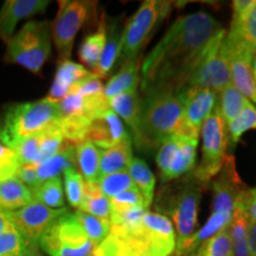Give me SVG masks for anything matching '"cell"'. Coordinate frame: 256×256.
Returning <instances> with one entry per match:
<instances>
[{
    "mask_svg": "<svg viewBox=\"0 0 256 256\" xmlns=\"http://www.w3.org/2000/svg\"><path fill=\"white\" fill-rule=\"evenodd\" d=\"M220 30V22L208 12L179 17L142 60V90L162 86L188 88V78Z\"/></svg>",
    "mask_w": 256,
    "mask_h": 256,
    "instance_id": "1",
    "label": "cell"
},
{
    "mask_svg": "<svg viewBox=\"0 0 256 256\" xmlns=\"http://www.w3.org/2000/svg\"><path fill=\"white\" fill-rule=\"evenodd\" d=\"M190 88L162 86L147 89L142 100V115L134 142L139 150L160 147L176 132Z\"/></svg>",
    "mask_w": 256,
    "mask_h": 256,
    "instance_id": "2",
    "label": "cell"
},
{
    "mask_svg": "<svg viewBox=\"0 0 256 256\" xmlns=\"http://www.w3.org/2000/svg\"><path fill=\"white\" fill-rule=\"evenodd\" d=\"M110 236L118 256H172L177 244L171 220L148 210L130 228L110 226Z\"/></svg>",
    "mask_w": 256,
    "mask_h": 256,
    "instance_id": "3",
    "label": "cell"
},
{
    "mask_svg": "<svg viewBox=\"0 0 256 256\" xmlns=\"http://www.w3.org/2000/svg\"><path fill=\"white\" fill-rule=\"evenodd\" d=\"M203 186L194 174H188L178 183L165 185L156 197L154 202L156 212L174 224L177 242L196 232Z\"/></svg>",
    "mask_w": 256,
    "mask_h": 256,
    "instance_id": "4",
    "label": "cell"
},
{
    "mask_svg": "<svg viewBox=\"0 0 256 256\" xmlns=\"http://www.w3.org/2000/svg\"><path fill=\"white\" fill-rule=\"evenodd\" d=\"M60 106L48 98L12 106L2 118V142L14 148L16 144L37 136L58 122Z\"/></svg>",
    "mask_w": 256,
    "mask_h": 256,
    "instance_id": "5",
    "label": "cell"
},
{
    "mask_svg": "<svg viewBox=\"0 0 256 256\" xmlns=\"http://www.w3.org/2000/svg\"><path fill=\"white\" fill-rule=\"evenodd\" d=\"M50 22H28L8 43L5 60L40 74L51 52Z\"/></svg>",
    "mask_w": 256,
    "mask_h": 256,
    "instance_id": "6",
    "label": "cell"
},
{
    "mask_svg": "<svg viewBox=\"0 0 256 256\" xmlns=\"http://www.w3.org/2000/svg\"><path fill=\"white\" fill-rule=\"evenodd\" d=\"M229 146L226 124L220 114L218 104L214 108L202 126V162L192 171L194 177L204 186L211 183L222 170Z\"/></svg>",
    "mask_w": 256,
    "mask_h": 256,
    "instance_id": "7",
    "label": "cell"
},
{
    "mask_svg": "<svg viewBox=\"0 0 256 256\" xmlns=\"http://www.w3.org/2000/svg\"><path fill=\"white\" fill-rule=\"evenodd\" d=\"M38 247L49 256H87L95 244L76 218L66 210L42 234Z\"/></svg>",
    "mask_w": 256,
    "mask_h": 256,
    "instance_id": "8",
    "label": "cell"
},
{
    "mask_svg": "<svg viewBox=\"0 0 256 256\" xmlns=\"http://www.w3.org/2000/svg\"><path fill=\"white\" fill-rule=\"evenodd\" d=\"M172 2H144L138 11L127 20L122 30V42L119 60L121 64L140 56V51L152 36L156 25L168 17Z\"/></svg>",
    "mask_w": 256,
    "mask_h": 256,
    "instance_id": "9",
    "label": "cell"
},
{
    "mask_svg": "<svg viewBox=\"0 0 256 256\" xmlns=\"http://www.w3.org/2000/svg\"><path fill=\"white\" fill-rule=\"evenodd\" d=\"M226 30H220L208 44L200 60L188 78V88H206L220 92L232 83L229 52L223 40Z\"/></svg>",
    "mask_w": 256,
    "mask_h": 256,
    "instance_id": "10",
    "label": "cell"
},
{
    "mask_svg": "<svg viewBox=\"0 0 256 256\" xmlns=\"http://www.w3.org/2000/svg\"><path fill=\"white\" fill-rule=\"evenodd\" d=\"M98 2L86 0H62L51 24V37L58 52L60 62L70 58L78 32L96 14Z\"/></svg>",
    "mask_w": 256,
    "mask_h": 256,
    "instance_id": "11",
    "label": "cell"
},
{
    "mask_svg": "<svg viewBox=\"0 0 256 256\" xmlns=\"http://www.w3.org/2000/svg\"><path fill=\"white\" fill-rule=\"evenodd\" d=\"M66 210V208L51 209L34 200L22 209L4 211V214L28 244H38L42 234Z\"/></svg>",
    "mask_w": 256,
    "mask_h": 256,
    "instance_id": "12",
    "label": "cell"
},
{
    "mask_svg": "<svg viewBox=\"0 0 256 256\" xmlns=\"http://www.w3.org/2000/svg\"><path fill=\"white\" fill-rule=\"evenodd\" d=\"M217 92L206 88H190L177 128L176 136L188 139H200V128L204 121L215 108Z\"/></svg>",
    "mask_w": 256,
    "mask_h": 256,
    "instance_id": "13",
    "label": "cell"
},
{
    "mask_svg": "<svg viewBox=\"0 0 256 256\" xmlns=\"http://www.w3.org/2000/svg\"><path fill=\"white\" fill-rule=\"evenodd\" d=\"M223 43L229 52L230 80L232 86L252 104L254 102L256 104V84L252 70V62L255 52L229 34H226Z\"/></svg>",
    "mask_w": 256,
    "mask_h": 256,
    "instance_id": "14",
    "label": "cell"
},
{
    "mask_svg": "<svg viewBox=\"0 0 256 256\" xmlns=\"http://www.w3.org/2000/svg\"><path fill=\"white\" fill-rule=\"evenodd\" d=\"M212 190V209L211 214H220L232 218L236 202L244 190H247L236 172L232 156H226L223 168L211 180Z\"/></svg>",
    "mask_w": 256,
    "mask_h": 256,
    "instance_id": "15",
    "label": "cell"
},
{
    "mask_svg": "<svg viewBox=\"0 0 256 256\" xmlns=\"http://www.w3.org/2000/svg\"><path fill=\"white\" fill-rule=\"evenodd\" d=\"M130 139L122 121L113 110H108L89 124L86 142L94 144L100 150L110 148L118 144Z\"/></svg>",
    "mask_w": 256,
    "mask_h": 256,
    "instance_id": "16",
    "label": "cell"
},
{
    "mask_svg": "<svg viewBox=\"0 0 256 256\" xmlns=\"http://www.w3.org/2000/svg\"><path fill=\"white\" fill-rule=\"evenodd\" d=\"M50 2L46 0H8L0 10V40L6 44L14 37L19 20L43 14Z\"/></svg>",
    "mask_w": 256,
    "mask_h": 256,
    "instance_id": "17",
    "label": "cell"
},
{
    "mask_svg": "<svg viewBox=\"0 0 256 256\" xmlns=\"http://www.w3.org/2000/svg\"><path fill=\"white\" fill-rule=\"evenodd\" d=\"M90 74L92 72L84 68L82 64L75 63L70 60H62L57 66L55 78H54V83L51 86L49 95H48L46 98L58 104L64 96L68 94L74 86L78 84Z\"/></svg>",
    "mask_w": 256,
    "mask_h": 256,
    "instance_id": "18",
    "label": "cell"
},
{
    "mask_svg": "<svg viewBox=\"0 0 256 256\" xmlns=\"http://www.w3.org/2000/svg\"><path fill=\"white\" fill-rule=\"evenodd\" d=\"M232 218L220 215V214H211L209 218L202 228L192 234L190 238L179 241L176 244V256H190L196 252L202 244L208 240L215 236L216 234L222 232L226 226H230Z\"/></svg>",
    "mask_w": 256,
    "mask_h": 256,
    "instance_id": "19",
    "label": "cell"
},
{
    "mask_svg": "<svg viewBox=\"0 0 256 256\" xmlns=\"http://www.w3.org/2000/svg\"><path fill=\"white\" fill-rule=\"evenodd\" d=\"M142 55H140L121 64L119 72L115 74L104 88L107 100H110L112 98L121 92L138 88L142 81Z\"/></svg>",
    "mask_w": 256,
    "mask_h": 256,
    "instance_id": "20",
    "label": "cell"
},
{
    "mask_svg": "<svg viewBox=\"0 0 256 256\" xmlns=\"http://www.w3.org/2000/svg\"><path fill=\"white\" fill-rule=\"evenodd\" d=\"M121 18L113 19L110 23H106V43L104 51L98 62L95 75L98 78H106L110 75L112 69L119 60L122 42V30H121Z\"/></svg>",
    "mask_w": 256,
    "mask_h": 256,
    "instance_id": "21",
    "label": "cell"
},
{
    "mask_svg": "<svg viewBox=\"0 0 256 256\" xmlns=\"http://www.w3.org/2000/svg\"><path fill=\"white\" fill-rule=\"evenodd\" d=\"M108 104L110 110L130 126L134 136L139 127L142 115V98L138 88L114 96L108 100Z\"/></svg>",
    "mask_w": 256,
    "mask_h": 256,
    "instance_id": "22",
    "label": "cell"
},
{
    "mask_svg": "<svg viewBox=\"0 0 256 256\" xmlns=\"http://www.w3.org/2000/svg\"><path fill=\"white\" fill-rule=\"evenodd\" d=\"M197 145L198 140L179 136L177 150L174 152L164 184L180 179L182 177L190 174L191 171H194V162H196Z\"/></svg>",
    "mask_w": 256,
    "mask_h": 256,
    "instance_id": "23",
    "label": "cell"
},
{
    "mask_svg": "<svg viewBox=\"0 0 256 256\" xmlns=\"http://www.w3.org/2000/svg\"><path fill=\"white\" fill-rule=\"evenodd\" d=\"M76 165V145L64 140L58 152L44 162L36 166L37 177L40 180L46 182L48 179L57 178L66 168H75Z\"/></svg>",
    "mask_w": 256,
    "mask_h": 256,
    "instance_id": "24",
    "label": "cell"
},
{
    "mask_svg": "<svg viewBox=\"0 0 256 256\" xmlns=\"http://www.w3.org/2000/svg\"><path fill=\"white\" fill-rule=\"evenodd\" d=\"M133 159L132 139L124 140L110 148L100 150V168L98 180L104 176L114 172L127 171L128 165Z\"/></svg>",
    "mask_w": 256,
    "mask_h": 256,
    "instance_id": "25",
    "label": "cell"
},
{
    "mask_svg": "<svg viewBox=\"0 0 256 256\" xmlns=\"http://www.w3.org/2000/svg\"><path fill=\"white\" fill-rule=\"evenodd\" d=\"M34 202L31 188L17 177L0 182V210L14 211Z\"/></svg>",
    "mask_w": 256,
    "mask_h": 256,
    "instance_id": "26",
    "label": "cell"
},
{
    "mask_svg": "<svg viewBox=\"0 0 256 256\" xmlns=\"http://www.w3.org/2000/svg\"><path fill=\"white\" fill-rule=\"evenodd\" d=\"M106 43V20L104 17L98 24L96 32L88 34L82 42L78 50L80 60L92 70V74L96 72L100 62L102 51Z\"/></svg>",
    "mask_w": 256,
    "mask_h": 256,
    "instance_id": "27",
    "label": "cell"
},
{
    "mask_svg": "<svg viewBox=\"0 0 256 256\" xmlns=\"http://www.w3.org/2000/svg\"><path fill=\"white\" fill-rule=\"evenodd\" d=\"M78 210L98 218L110 220V200L104 196L98 182H84V192Z\"/></svg>",
    "mask_w": 256,
    "mask_h": 256,
    "instance_id": "28",
    "label": "cell"
},
{
    "mask_svg": "<svg viewBox=\"0 0 256 256\" xmlns=\"http://www.w3.org/2000/svg\"><path fill=\"white\" fill-rule=\"evenodd\" d=\"M128 174L132 178L136 188L142 194L147 206H151L154 200L156 176L150 166L140 158H133L127 168Z\"/></svg>",
    "mask_w": 256,
    "mask_h": 256,
    "instance_id": "29",
    "label": "cell"
},
{
    "mask_svg": "<svg viewBox=\"0 0 256 256\" xmlns=\"http://www.w3.org/2000/svg\"><path fill=\"white\" fill-rule=\"evenodd\" d=\"M76 165L84 182H98L100 148L89 142L76 145Z\"/></svg>",
    "mask_w": 256,
    "mask_h": 256,
    "instance_id": "30",
    "label": "cell"
},
{
    "mask_svg": "<svg viewBox=\"0 0 256 256\" xmlns=\"http://www.w3.org/2000/svg\"><path fill=\"white\" fill-rule=\"evenodd\" d=\"M32 198L37 203L43 204L51 209H63L64 204V192L62 180L60 177L48 179L42 182L36 188H31Z\"/></svg>",
    "mask_w": 256,
    "mask_h": 256,
    "instance_id": "31",
    "label": "cell"
},
{
    "mask_svg": "<svg viewBox=\"0 0 256 256\" xmlns=\"http://www.w3.org/2000/svg\"><path fill=\"white\" fill-rule=\"evenodd\" d=\"M248 226L249 218L242 206L236 202L234 209L232 218L230 222L229 230L232 235L234 252L235 256H249L248 255Z\"/></svg>",
    "mask_w": 256,
    "mask_h": 256,
    "instance_id": "32",
    "label": "cell"
},
{
    "mask_svg": "<svg viewBox=\"0 0 256 256\" xmlns=\"http://www.w3.org/2000/svg\"><path fill=\"white\" fill-rule=\"evenodd\" d=\"M248 102V98L234 87L232 83H229L226 87H224L220 92V98L217 100V104H218L220 114H222L226 126L238 116L240 112Z\"/></svg>",
    "mask_w": 256,
    "mask_h": 256,
    "instance_id": "33",
    "label": "cell"
},
{
    "mask_svg": "<svg viewBox=\"0 0 256 256\" xmlns=\"http://www.w3.org/2000/svg\"><path fill=\"white\" fill-rule=\"evenodd\" d=\"M228 34L250 48L256 55V14L254 10L243 17H232Z\"/></svg>",
    "mask_w": 256,
    "mask_h": 256,
    "instance_id": "34",
    "label": "cell"
},
{
    "mask_svg": "<svg viewBox=\"0 0 256 256\" xmlns=\"http://www.w3.org/2000/svg\"><path fill=\"white\" fill-rule=\"evenodd\" d=\"M74 214L81 224L83 232L95 246L108 238L110 232V220L98 218V217L89 215L87 212H83L81 210H76Z\"/></svg>",
    "mask_w": 256,
    "mask_h": 256,
    "instance_id": "35",
    "label": "cell"
},
{
    "mask_svg": "<svg viewBox=\"0 0 256 256\" xmlns=\"http://www.w3.org/2000/svg\"><path fill=\"white\" fill-rule=\"evenodd\" d=\"M229 136V144L240 142L243 134L248 130H256V107L250 101L243 107L238 116L226 126Z\"/></svg>",
    "mask_w": 256,
    "mask_h": 256,
    "instance_id": "36",
    "label": "cell"
},
{
    "mask_svg": "<svg viewBox=\"0 0 256 256\" xmlns=\"http://www.w3.org/2000/svg\"><path fill=\"white\" fill-rule=\"evenodd\" d=\"M197 256H235L232 235L229 226L200 246L196 252Z\"/></svg>",
    "mask_w": 256,
    "mask_h": 256,
    "instance_id": "37",
    "label": "cell"
},
{
    "mask_svg": "<svg viewBox=\"0 0 256 256\" xmlns=\"http://www.w3.org/2000/svg\"><path fill=\"white\" fill-rule=\"evenodd\" d=\"M98 183L100 185L104 194L108 200L119 196L122 192L136 188L132 178H130V176L128 174L127 171L114 172V174L104 176Z\"/></svg>",
    "mask_w": 256,
    "mask_h": 256,
    "instance_id": "38",
    "label": "cell"
},
{
    "mask_svg": "<svg viewBox=\"0 0 256 256\" xmlns=\"http://www.w3.org/2000/svg\"><path fill=\"white\" fill-rule=\"evenodd\" d=\"M64 176V190H66V200L70 206L78 209L84 192V179L76 168H66L63 172Z\"/></svg>",
    "mask_w": 256,
    "mask_h": 256,
    "instance_id": "39",
    "label": "cell"
},
{
    "mask_svg": "<svg viewBox=\"0 0 256 256\" xmlns=\"http://www.w3.org/2000/svg\"><path fill=\"white\" fill-rule=\"evenodd\" d=\"M110 214H119L124 212V211L138 209V208H142V209L148 210L145 198L142 194L136 188H130V190L124 191L120 194L119 196L113 197L110 200Z\"/></svg>",
    "mask_w": 256,
    "mask_h": 256,
    "instance_id": "40",
    "label": "cell"
},
{
    "mask_svg": "<svg viewBox=\"0 0 256 256\" xmlns=\"http://www.w3.org/2000/svg\"><path fill=\"white\" fill-rule=\"evenodd\" d=\"M28 247V243L12 224L0 235V256H22Z\"/></svg>",
    "mask_w": 256,
    "mask_h": 256,
    "instance_id": "41",
    "label": "cell"
},
{
    "mask_svg": "<svg viewBox=\"0 0 256 256\" xmlns=\"http://www.w3.org/2000/svg\"><path fill=\"white\" fill-rule=\"evenodd\" d=\"M14 150L16 154H17L19 165H38V156H40V136L37 134V136L20 140V142L14 146Z\"/></svg>",
    "mask_w": 256,
    "mask_h": 256,
    "instance_id": "42",
    "label": "cell"
},
{
    "mask_svg": "<svg viewBox=\"0 0 256 256\" xmlns=\"http://www.w3.org/2000/svg\"><path fill=\"white\" fill-rule=\"evenodd\" d=\"M19 162L12 147L0 142V182L16 177Z\"/></svg>",
    "mask_w": 256,
    "mask_h": 256,
    "instance_id": "43",
    "label": "cell"
},
{
    "mask_svg": "<svg viewBox=\"0 0 256 256\" xmlns=\"http://www.w3.org/2000/svg\"><path fill=\"white\" fill-rule=\"evenodd\" d=\"M238 203L247 214L249 220L256 223V188L243 191L238 197Z\"/></svg>",
    "mask_w": 256,
    "mask_h": 256,
    "instance_id": "44",
    "label": "cell"
},
{
    "mask_svg": "<svg viewBox=\"0 0 256 256\" xmlns=\"http://www.w3.org/2000/svg\"><path fill=\"white\" fill-rule=\"evenodd\" d=\"M36 166L37 165H32V164L19 165L17 174H16V177H17L22 183L25 184L30 188H36L37 185H40V180H38V177H37Z\"/></svg>",
    "mask_w": 256,
    "mask_h": 256,
    "instance_id": "45",
    "label": "cell"
},
{
    "mask_svg": "<svg viewBox=\"0 0 256 256\" xmlns=\"http://www.w3.org/2000/svg\"><path fill=\"white\" fill-rule=\"evenodd\" d=\"M87 256H118L116 248H115V244L110 236L108 235V238L104 241L96 244Z\"/></svg>",
    "mask_w": 256,
    "mask_h": 256,
    "instance_id": "46",
    "label": "cell"
},
{
    "mask_svg": "<svg viewBox=\"0 0 256 256\" xmlns=\"http://www.w3.org/2000/svg\"><path fill=\"white\" fill-rule=\"evenodd\" d=\"M248 255L256 256V223L250 220L248 226Z\"/></svg>",
    "mask_w": 256,
    "mask_h": 256,
    "instance_id": "47",
    "label": "cell"
},
{
    "mask_svg": "<svg viewBox=\"0 0 256 256\" xmlns=\"http://www.w3.org/2000/svg\"><path fill=\"white\" fill-rule=\"evenodd\" d=\"M22 256H43V255H42L38 244H28L26 250L24 252V254Z\"/></svg>",
    "mask_w": 256,
    "mask_h": 256,
    "instance_id": "48",
    "label": "cell"
},
{
    "mask_svg": "<svg viewBox=\"0 0 256 256\" xmlns=\"http://www.w3.org/2000/svg\"><path fill=\"white\" fill-rule=\"evenodd\" d=\"M10 224L11 223L8 222V217H6L4 211L0 210V235H2V234L4 232L6 229H8V226H10Z\"/></svg>",
    "mask_w": 256,
    "mask_h": 256,
    "instance_id": "49",
    "label": "cell"
},
{
    "mask_svg": "<svg viewBox=\"0 0 256 256\" xmlns=\"http://www.w3.org/2000/svg\"><path fill=\"white\" fill-rule=\"evenodd\" d=\"M252 76H254V81H255V84H256V55L252 57Z\"/></svg>",
    "mask_w": 256,
    "mask_h": 256,
    "instance_id": "50",
    "label": "cell"
},
{
    "mask_svg": "<svg viewBox=\"0 0 256 256\" xmlns=\"http://www.w3.org/2000/svg\"><path fill=\"white\" fill-rule=\"evenodd\" d=\"M2 119H0V142H2Z\"/></svg>",
    "mask_w": 256,
    "mask_h": 256,
    "instance_id": "51",
    "label": "cell"
},
{
    "mask_svg": "<svg viewBox=\"0 0 256 256\" xmlns=\"http://www.w3.org/2000/svg\"><path fill=\"white\" fill-rule=\"evenodd\" d=\"M254 12L256 14V5H255V8H254Z\"/></svg>",
    "mask_w": 256,
    "mask_h": 256,
    "instance_id": "52",
    "label": "cell"
},
{
    "mask_svg": "<svg viewBox=\"0 0 256 256\" xmlns=\"http://www.w3.org/2000/svg\"><path fill=\"white\" fill-rule=\"evenodd\" d=\"M190 256H197V255H196V254H194V255H190Z\"/></svg>",
    "mask_w": 256,
    "mask_h": 256,
    "instance_id": "53",
    "label": "cell"
}]
</instances>
